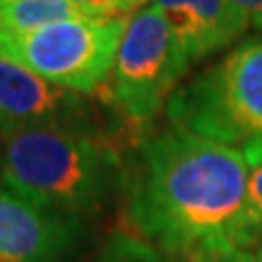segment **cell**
<instances>
[{
  "label": "cell",
  "instance_id": "cell-1",
  "mask_svg": "<svg viewBox=\"0 0 262 262\" xmlns=\"http://www.w3.org/2000/svg\"><path fill=\"white\" fill-rule=\"evenodd\" d=\"M241 149L173 127L142 138L122 173L125 216L168 256L249 249L262 241Z\"/></svg>",
  "mask_w": 262,
  "mask_h": 262
},
{
  "label": "cell",
  "instance_id": "cell-2",
  "mask_svg": "<svg viewBox=\"0 0 262 262\" xmlns=\"http://www.w3.org/2000/svg\"><path fill=\"white\" fill-rule=\"evenodd\" d=\"M118 146L70 129H24L0 138V179L39 206L83 219L122 186Z\"/></svg>",
  "mask_w": 262,
  "mask_h": 262
},
{
  "label": "cell",
  "instance_id": "cell-3",
  "mask_svg": "<svg viewBox=\"0 0 262 262\" xmlns=\"http://www.w3.org/2000/svg\"><path fill=\"white\" fill-rule=\"evenodd\" d=\"M173 127L241 151L262 144V37L247 39L179 85L166 107Z\"/></svg>",
  "mask_w": 262,
  "mask_h": 262
},
{
  "label": "cell",
  "instance_id": "cell-4",
  "mask_svg": "<svg viewBox=\"0 0 262 262\" xmlns=\"http://www.w3.org/2000/svg\"><path fill=\"white\" fill-rule=\"evenodd\" d=\"M188 66L160 9L142 7L129 18L112 75L94 98L107 105L129 131H142L166 107Z\"/></svg>",
  "mask_w": 262,
  "mask_h": 262
},
{
  "label": "cell",
  "instance_id": "cell-5",
  "mask_svg": "<svg viewBox=\"0 0 262 262\" xmlns=\"http://www.w3.org/2000/svg\"><path fill=\"white\" fill-rule=\"evenodd\" d=\"M127 22L129 18H79L29 35L0 37V59L92 98L112 75Z\"/></svg>",
  "mask_w": 262,
  "mask_h": 262
},
{
  "label": "cell",
  "instance_id": "cell-6",
  "mask_svg": "<svg viewBox=\"0 0 262 262\" xmlns=\"http://www.w3.org/2000/svg\"><path fill=\"white\" fill-rule=\"evenodd\" d=\"M24 129H70L105 138L94 131V107L88 96L0 59V138Z\"/></svg>",
  "mask_w": 262,
  "mask_h": 262
},
{
  "label": "cell",
  "instance_id": "cell-7",
  "mask_svg": "<svg viewBox=\"0 0 262 262\" xmlns=\"http://www.w3.org/2000/svg\"><path fill=\"white\" fill-rule=\"evenodd\" d=\"M83 234L81 216L39 206L0 179V262H66Z\"/></svg>",
  "mask_w": 262,
  "mask_h": 262
},
{
  "label": "cell",
  "instance_id": "cell-8",
  "mask_svg": "<svg viewBox=\"0 0 262 262\" xmlns=\"http://www.w3.org/2000/svg\"><path fill=\"white\" fill-rule=\"evenodd\" d=\"M153 7L166 18L190 63L236 42L249 27L232 0H153Z\"/></svg>",
  "mask_w": 262,
  "mask_h": 262
},
{
  "label": "cell",
  "instance_id": "cell-9",
  "mask_svg": "<svg viewBox=\"0 0 262 262\" xmlns=\"http://www.w3.org/2000/svg\"><path fill=\"white\" fill-rule=\"evenodd\" d=\"M79 18H88V15L72 0H3L0 37L29 35L51 24Z\"/></svg>",
  "mask_w": 262,
  "mask_h": 262
},
{
  "label": "cell",
  "instance_id": "cell-10",
  "mask_svg": "<svg viewBox=\"0 0 262 262\" xmlns=\"http://www.w3.org/2000/svg\"><path fill=\"white\" fill-rule=\"evenodd\" d=\"M90 262H182L134 234H112Z\"/></svg>",
  "mask_w": 262,
  "mask_h": 262
},
{
  "label": "cell",
  "instance_id": "cell-11",
  "mask_svg": "<svg viewBox=\"0 0 262 262\" xmlns=\"http://www.w3.org/2000/svg\"><path fill=\"white\" fill-rule=\"evenodd\" d=\"M245 162L249 166L247 179V194H249V208L253 212V219L262 229V144H251L243 149Z\"/></svg>",
  "mask_w": 262,
  "mask_h": 262
},
{
  "label": "cell",
  "instance_id": "cell-12",
  "mask_svg": "<svg viewBox=\"0 0 262 262\" xmlns=\"http://www.w3.org/2000/svg\"><path fill=\"white\" fill-rule=\"evenodd\" d=\"M188 262H258V258L247 249H221L192 253Z\"/></svg>",
  "mask_w": 262,
  "mask_h": 262
},
{
  "label": "cell",
  "instance_id": "cell-13",
  "mask_svg": "<svg viewBox=\"0 0 262 262\" xmlns=\"http://www.w3.org/2000/svg\"><path fill=\"white\" fill-rule=\"evenodd\" d=\"M88 18H122L118 0H72Z\"/></svg>",
  "mask_w": 262,
  "mask_h": 262
},
{
  "label": "cell",
  "instance_id": "cell-14",
  "mask_svg": "<svg viewBox=\"0 0 262 262\" xmlns=\"http://www.w3.org/2000/svg\"><path fill=\"white\" fill-rule=\"evenodd\" d=\"M232 3L249 24L262 29V0H232Z\"/></svg>",
  "mask_w": 262,
  "mask_h": 262
},
{
  "label": "cell",
  "instance_id": "cell-15",
  "mask_svg": "<svg viewBox=\"0 0 262 262\" xmlns=\"http://www.w3.org/2000/svg\"><path fill=\"white\" fill-rule=\"evenodd\" d=\"M256 258H258V262H262V245H260V249H258V253H256Z\"/></svg>",
  "mask_w": 262,
  "mask_h": 262
},
{
  "label": "cell",
  "instance_id": "cell-16",
  "mask_svg": "<svg viewBox=\"0 0 262 262\" xmlns=\"http://www.w3.org/2000/svg\"><path fill=\"white\" fill-rule=\"evenodd\" d=\"M0 3H3V0H0Z\"/></svg>",
  "mask_w": 262,
  "mask_h": 262
}]
</instances>
